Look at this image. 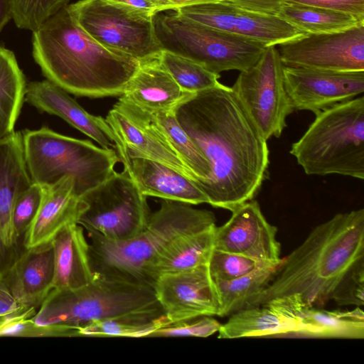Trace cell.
I'll list each match as a JSON object with an SVG mask.
<instances>
[{
    "label": "cell",
    "mask_w": 364,
    "mask_h": 364,
    "mask_svg": "<svg viewBox=\"0 0 364 364\" xmlns=\"http://www.w3.org/2000/svg\"><path fill=\"white\" fill-rule=\"evenodd\" d=\"M175 115L209 163L198 185L208 204L232 212L252 200L267 178L269 151L232 89L220 84L194 93Z\"/></svg>",
    "instance_id": "1"
},
{
    "label": "cell",
    "mask_w": 364,
    "mask_h": 364,
    "mask_svg": "<svg viewBox=\"0 0 364 364\" xmlns=\"http://www.w3.org/2000/svg\"><path fill=\"white\" fill-rule=\"evenodd\" d=\"M362 260L364 209L338 213L314 228L299 246L282 259L267 287L247 308L294 294H299L307 307L322 306Z\"/></svg>",
    "instance_id": "2"
},
{
    "label": "cell",
    "mask_w": 364,
    "mask_h": 364,
    "mask_svg": "<svg viewBox=\"0 0 364 364\" xmlns=\"http://www.w3.org/2000/svg\"><path fill=\"white\" fill-rule=\"evenodd\" d=\"M32 47L47 80L79 97H120L140 65L139 60L95 41L68 5L33 31Z\"/></svg>",
    "instance_id": "3"
},
{
    "label": "cell",
    "mask_w": 364,
    "mask_h": 364,
    "mask_svg": "<svg viewBox=\"0 0 364 364\" xmlns=\"http://www.w3.org/2000/svg\"><path fill=\"white\" fill-rule=\"evenodd\" d=\"M215 225L213 212L193 208L188 203L163 199L159 208L151 213L144 230L129 240L112 241L96 234H89L92 274L150 287L148 269L171 242L183 234Z\"/></svg>",
    "instance_id": "4"
},
{
    "label": "cell",
    "mask_w": 364,
    "mask_h": 364,
    "mask_svg": "<svg viewBox=\"0 0 364 364\" xmlns=\"http://www.w3.org/2000/svg\"><path fill=\"white\" fill-rule=\"evenodd\" d=\"M165 316L154 289L94 275L76 289H53L30 318L38 326H58L72 336L92 321L118 317Z\"/></svg>",
    "instance_id": "5"
},
{
    "label": "cell",
    "mask_w": 364,
    "mask_h": 364,
    "mask_svg": "<svg viewBox=\"0 0 364 364\" xmlns=\"http://www.w3.org/2000/svg\"><path fill=\"white\" fill-rule=\"evenodd\" d=\"M315 115L289 153L307 175L339 174L363 180V96Z\"/></svg>",
    "instance_id": "6"
},
{
    "label": "cell",
    "mask_w": 364,
    "mask_h": 364,
    "mask_svg": "<svg viewBox=\"0 0 364 364\" xmlns=\"http://www.w3.org/2000/svg\"><path fill=\"white\" fill-rule=\"evenodd\" d=\"M24 159L32 183L51 186L65 176L74 178L80 196L109 178L120 162L115 150L48 127L22 132Z\"/></svg>",
    "instance_id": "7"
},
{
    "label": "cell",
    "mask_w": 364,
    "mask_h": 364,
    "mask_svg": "<svg viewBox=\"0 0 364 364\" xmlns=\"http://www.w3.org/2000/svg\"><path fill=\"white\" fill-rule=\"evenodd\" d=\"M154 33L162 50L188 58L220 74L245 71L255 65L267 48L243 37L201 24L174 13L153 16Z\"/></svg>",
    "instance_id": "8"
},
{
    "label": "cell",
    "mask_w": 364,
    "mask_h": 364,
    "mask_svg": "<svg viewBox=\"0 0 364 364\" xmlns=\"http://www.w3.org/2000/svg\"><path fill=\"white\" fill-rule=\"evenodd\" d=\"M77 223L89 234L112 241L129 240L146 227L150 215L146 197L126 171H114L80 196Z\"/></svg>",
    "instance_id": "9"
},
{
    "label": "cell",
    "mask_w": 364,
    "mask_h": 364,
    "mask_svg": "<svg viewBox=\"0 0 364 364\" xmlns=\"http://www.w3.org/2000/svg\"><path fill=\"white\" fill-rule=\"evenodd\" d=\"M68 7L78 25L105 48L140 63L159 58L153 16L106 0H80Z\"/></svg>",
    "instance_id": "10"
},
{
    "label": "cell",
    "mask_w": 364,
    "mask_h": 364,
    "mask_svg": "<svg viewBox=\"0 0 364 364\" xmlns=\"http://www.w3.org/2000/svg\"><path fill=\"white\" fill-rule=\"evenodd\" d=\"M284 67L277 46H268L255 65L240 72L231 87L267 141L281 136L294 111L284 85Z\"/></svg>",
    "instance_id": "11"
},
{
    "label": "cell",
    "mask_w": 364,
    "mask_h": 364,
    "mask_svg": "<svg viewBox=\"0 0 364 364\" xmlns=\"http://www.w3.org/2000/svg\"><path fill=\"white\" fill-rule=\"evenodd\" d=\"M276 46L284 66L364 71V23L339 31L304 33Z\"/></svg>",
    "instance_id": "12"
},
{
    "label": "cell",
    "mask_w": 364,
    "mask_h": 364,
    "mask_svg": "<svg viewBox=\"0 0 364 364\" xmlns=\"http://www.w3.org/2000/svg\"><path fill=\"white\" fill-rule=\"evenodd\" d=\"M201 24L257 41L277 46L305 33L281 18L248 10L229 0L196 4L174 10Z\"/></svg>",
    "instance_id": "13"
},
{
    "label": "cell",
    "mask_w": 364,
    "mask_h": 364,
    "mask_svg": "<svg viewBox=\"0 0 364 364\" xmlns=\"http://www.w3.org/2000/svg\"><path fill=\"white\" fill-rule=\"evenodd\" d=\"M105 121L112 131L118 156L154 160L186 176L195 183L198 181L160 136L141 107L120 96Z\"/></svg>",
    "instance_id": "14"
},
{
    "label": "cell",
    "mask_w": 364,
    "mask_h": 364,
    "mask_svg": "<svg viewBox=\"0 0 364 364\" xmlns=\"http://www.w3.org/2000/svg\"><path fill=\"white\" fill-rule=\"evenodd\" d=\"M284 85L294 110L315 114L364 92V71L284 67Z\"/></svg>",
    "instance_id": "15"
},
{
    "label": "cell",
    "mask_w": 364,
    "mask_h": 364,
    "mask_svg": "<svg viewBox=\"0 0 364 364\" xmlns=\"http://www.w3.org/2000/svg\"><path fill=\"white\" fill-rule=\"evenodd\" d=\"M153 289L169 322L218 315V299L208 264L162 275Z\"/></svg>",
    "instance_id": "16"
},
{
    "label": "cell",
    "mask_w": 364,
    "mask_h": 364,
    "mask_svg": "<svg viewBox=\"0 0 364 364\" xmlns=\"http://www.w3.org/2000/svg\"><path fill=\"white\" fill-rule=\"evenodd\" d=\"M277 228L262 213L257 200H249L232 211L230 219L215 228L214 249L279 264L281 245Z\"/></svg>",
    "instance_id": "17"
},
{
    "label": "cell",
    "mask_w": 364,
    "mask_h": 364,
    "mask_svg": "<svg viewBox=\"0 0 364 364\" xmlns=\"http://www.w3.org/2000/svg\"><path fill=\"white\" fill-rule=\"evenodd\" d=\"M299 294L273 298L255 307L232 314L218 330V338L295 336L306 308Z\"/></svg>",
    "instance_id": "18"
},
{
    "label": "cell",
    "mask_w": 364,
    "mask_h": 364,
    "mask_svg": "<svg viewBox=\"0 0 364 364\" xmlns=\"http://www.w3.org/2000/svg\"><path fill=\"white\" fill-rule=\"evenodd\" d=\"M32 183L26 164L22 132H14L0 140V255L16 261L25 247L14 232V203Z\"/></svg>",
    "instance_id": "19"
},
{
    "label": "cell",
    "mask_w": 364,
    "mask_h": 364,
    "mask_svg": "<svg viewBox=\"0 0 364 364\" xmlns=\"http://www.w3.org/2000/svg\"><path fill=\"white\" fill-rule=\"evenodd\" d=\"M25 100L42 112L62 118L101 147L116 151L113 135L105 119L85 111L68 92L48 80L26 85Z\"/></svg>",
    "instance_id": "20"
},
{
    "label": "cell",
    "mask_w": 364,
    "mask_h": 364,
    "mask_svg": "<svg viewBox=\"0 0 364 364\" xmlns=\"http://www.w3.org/2000/svg\"><path fill=\"white\" fill-rule=\"evenodd\" d=\"M52 241L25 248L2 279L14 299L26 309L40 306L53 289Z\"/></svg>",
    "instance_id": "21"
},
{
    "label": "cell",
    "mask_w": 364,
    "mask_h": 364,
    "mask_svg": "<svg viewBox=\"0 0 364 364\" xmlns=\"http://www.w3.org/2000/svg\"><path fill=\"white\" fill-rule=\"evenodd\" d=\"M124 171L145 196L198 205L208 203L205 194L186 176L159 162L118 156Z\"/></svg>",
    "instance_id": "22"
},
{
    "label": "cell",
    "mask_w": 364,
    "mask_h": 364,
    "mask_svg": "<svg viewBox=\"0 0 364 364\" xmlns=\"http://www.w3.org/2000/svg\"><path fill=\"white\" fill-rule=\"evenodd\" d=\"M45 193L38 213L23 238L25 248L50 242L65 225L76 223L82 203L75 189L74 178L65 176Z\"/></svg>",
    "instance_id": "23"
},
{
    "label": "cell",
    "mask_w": 364,
    "mask_h": 364,
    "mask_svg": "<svg viewBox=\"0 0 364 364\" xmlns=\"http://www.w3.org/2000/svg\"><path fill=\"white\" fill-rule=\"evenodd\" d=\"M193 94L181 88L158 58L140 63L121 96L148 111L175 112Z\"/></svg>",
    "instance_id": "24"
},
{
    "label": "cell",
    "mask_w": 364,
    "mask_h": 364,
    "mask_svg": "<svg viewBox=\"0 0 364 364\" xmlns=\"http://www.w3.org/2000/svg\"><path fill=\"white\" fill-rule=\"evenodd\" d=\"M55 276L53 289H76L93 279L89 242L83 228L76 223L63 228L53 238Z\"/></svg>",
    "instance_id": "25"
},
{
    "label": "cell",
    "mask_w": 364,
    "mask_h": 364,
    "mask_svg": "<svg viewBox=\"0 0 364 364\" xmlns=\"http://www.w3.org/2000/svg\"><path fill=\"white\" fill-rule=\"evenodd\" d=\"M215 226L183 234L171 242L148 269L149 286L153 287L162 275L208 264L214 250Z\"/></svg>",
    "instance_id": "26"
},
{
    "label": "cell",
    "mask_w": 364,
    "mask_h": 364,
    "mask_svg": "<svg viewBox=\"0 0 364 364\" xmlns=\"http://www.w3.org/2000/svg\"><path fill=\"white\" fill-rule=\"evenodd\" d=\"M296 336L363 339V311L360 306L346 311L306 307L301 320V328Z\"/></svg>",
    "instance_id": "27"
},
{
    "label": "cell",
    "mask_w": 364,
    "mask_h": 364,
    "mask_svg": "<svg viewBox=\"0 0 364 364\" xmlns=\"http://www.w3.org/2000/svg\"><path fill=\"white\" fill-rule=\"evenodd\" d=\"M26 83L14 53L0 46V140L14 131Z\"/></svg>",
    "instance_id": "28"
},
{
    "label": "cell",
    "mask_w": 364,
    "mask_h": 364,
    "mask_svg": "<svg viewBox=\"0 0 364 364\" xmlns=\"http://www.w3.org/2000/svg\"><path fill=\"white\" fill-rule=\"evenodd\" d=\"M144 110L160 136L173 149L183 164L197 177L196 184L198 186L206 179L210 172L209 163L181 127L175 112Z\"/></svg>",
    "instance_id": "29"
},
{
    "label": "cell",
    "mask_w": 364,
    "mask_h": 364,
    "mask_svg": "<svg viewBox=\"0 0 364 364\" xmlns=\"http://www.w3.org/2000/svg\"><path fill=\"white\" fill-rule=\"evenodd\" d=\"M276 16L305 33L339 31L364 23L349 14L293 3H282Z\"/></svg>",
    "instance_id": "30"
},
{
    "label": "cell",
    "mask_w": 364,
    "mask_h": 364,
    "mask_svg": "<svg viewBox=\"0 0 364 364\" xmlns=\"http://www.w3.org/2000/svg\"><path fill=\"white\" fill-rule=\"evenodd\" d=\"M278 266L259 267L232 280H213L219 303L217 316H225L247 308L267 287Z\"/></svg>",
    "instance_id": "31"
},
{
    "label": "cell",
    "mask_w": 364,
    "mask_h": 364,
    "mask_svg": "<svg viewBox=\"0 0 364 364\" xmlns=\"http://www.w3.org/2000/svg\"><path fill=\"white\" fill-rule=\"evenodd\" d=\"M167 318L151 317H118L94 321L79 330V336L94 338H148Z\"/></svg>",
    "instance_id": "32"
},
{
    "label": "cell",
    "mask_w": 364,
    "mask_h": 364,
    "mask_svg": "<svg viewBox=\"0 0 364 364\" xmlns=\"http://www.w3.org/2000/svg\"><path fill=\"white\" fill-rule=\"evenodd\" d=\"M159 60L176 82L183 90L196 93L220 85V74L213 73L198 63L172 53L162 50Z\"/></svg>",
    "instance_id": "33"
},
{
    "label": "cell",
    "mask_w": 364,
    "mask_h": 364,
    "mask_svg": "<svg viewBox=\"0 0 364 364\" xmlns=\"http://www.w3.org/2000/svg\"><path fill=\"white\" fill-rule=\"evenodd\" d=\"M70 0H10L12 19L21 29L35 31Z\"/></svg>",
    "instance_id": "34"
},
{
    "label": "cell",
    "mask_w": 364,
    "mask_h": 364,
    "mask_svg": "<svg viewBox=\"0 0 364 364\" xmlns=\"http://www.w3.org/2000/svg\"><path fill=\"white\" fill-rule=\"evenodd\" d=\"M279 264L257 260L242 255L214 249L208 269L213 280H232L266 266Z\"/></svg>",
    "instance_id": "35"
},
{
    "label": "cell",
    "mask_w": 364,
    "mask_h": 364,
    "mask_svg": "<svg viewBox=\"0 0 364 364\" xmlns=\"http://www.w3.org/2000/svg\"><path fill=\"white\" fill-rule=\"evenodd\" d=\"M45 193V187L32 183L17 197L12 210V224L17 238H23L36 218Z\"/></svg>",
    "instance_id": "36"
},
{
    "label": "cell",
    "mask_w": 364,
    "mask_h": 364,
    "mask_svg": "<svg viewBox=\"0 0 364 364\" xmlns=\"http://www.w3.org/2000/svg\"><path fill=\"white\" fill-rule=\"evenodd\" d=\"M221 324L208 316L181 320L166 321L154 330L149 337H201L206 338L220 329Z\"/></svg>",
    "instance_id": "37"
},
{
    "label": "cell",
    "mask_w": 364,
    "mask_h": 364,
    "mask_svg": "<svg viewBox=\"0 0 364 364\" xmlns=\"http://www.w3.org/2000/svg\"><path fill=\"white\" fill-rule=\"evenodd\" d=\"M364 260L358 262L342 279L331 299L341 306L364 305Z\"/></svg>",
    "instance_id": "38"
},
{
    "label": "cell",
    "mask_w": 364,
    "mask_h": 364,
    "mask_svg": "<svg viewBox=\"0 0 364 364\" xmlns=\"http://www.w3.org/2000/svg\"><path fill=\"white\" fill-rule=\"evenodd\" d=\"M282 3L301 4L351 14L364 21V0H276L274 14Z\"/></svg>",
    "instance_id": "39"
},
{
    "label": "cell",
    "mask_w": 364,
    "mask_h": 364,
    "mask_svg": "<svg viewBox=\"0 0 364 364\" xmlns=\"http://www.w3.org/2000/svg\"><path fill=\"white\" fill-rule=\"evenodd\" d=\"M25 311L0 279V331L24 316Z\"/></svg>",
    "instance_id": "40"
},
{
    "label": "cell",
    "mask_w": 364,
    "mask_h": 364,
    "mask_svg": "<svg viewBox=\"0 0 364 364\" xmlns=\"http://www.w3.org/2000/svg\"><path fill=\"white\" fill-rule=\"evenodd\" d=\"M154 4L156 14L168 10H176L188 6L220 1L224 0H150Z\"/></svg>",
    "instance_id": "41"
},
{
    "label": "cell",
    "mask_w": 364,
    "mask_h": 364,
    "mask_svg": "<svg viewBox=\"0 0 364 364\" xmlns=\"http://www.w3.org/2000/svg\"><path fill=\"white\" fill-rule=\"evenodd\" d=\"M231 2L253 11L274 15L276 0H229Z\"/></svg>",
    "instance_id": "42"
},
{
    "label": "cell",
    "mask_w": 364,
    "mask_h": 364,
    "mask_svg": "<svg viewBox=\"0 0 364 364\" xmlns=\"http://www.w3.org/2000/svg\"><path fill=\"white\" fill-rule=\"evenodd\" d=\"M154 16L156 9L150 0H106Z\"/></svg>",
    "instance_id": "43"
},
{
    "label": "cell",
    "mask_w": 364,
    "mask_h": 364,
    "mask_svg": "<svg viewBox=\"0 0 364 364\" xmlns=\"http://www.w3.org/2000/svg\"><path fill=\"white\" fill-rule=\"evenodd\" d=\"M12 18L10 0H0V32Z\"/></svg>",
    "instance_id": "44"
}]
</instances>
